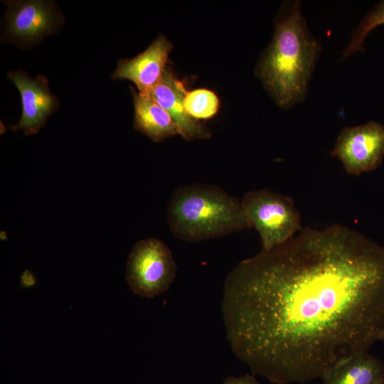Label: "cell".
Wrapping results in <instances>:
<instances>
[{
  "instance_id": "17",
  "label": "cell",
  "mask_w": 384,
  "mask_h": 384,
  "mask_svg": "<svg viewBox=\"0 0 384 384\" xmlns=\"http://www.w3.org/2000/svg\"><path fill=\"white\" fill-rule=\"evenodd\" d=\"M383 341H384V339H383Z\"/></svg>"
},
{
  "instance_id": "2",
  "label": "cell",
  "mask_w": 384,
  "mask_h": 384,
  "mask_svg": "<svg viewBox=\"0 0 384 384\" xmlns=\"http://www.w3.org/2000/svg\"><path fill=\"white\" fill-rule=\"evenodd\" d=\"M321 49L306 26L300 3L285 4L276 21L272 41L257 68L277 105L287 109L305 98Z\"/></svg>"
},
{
  "instance_id": "12",
  "label": "cell",
  "mask_w": 384,
  "mask_h": 384,
  "mask_svg": "<svg viewBox=\"0 0 384 384\" xmlns=\"http://www.w3.org/2000/svg\"><path fill=\"white\" fill-rule=\"evenodd\" d=\"M322 384H380L384 380V363L364 351L330 369Z\"/></svg>"
},
{
  "instance_id": "7",
  "label": "cell",
  "mask_w": 384,
  "mask_h": 384,
  "mask_svg": "<svg viewBox=\"0 0 384 384\" xmlns=\"http://www.w3.org/2000/svg\"><path fill=\"white\" fill-rule=\"evenodd\" d=\"M331 154L339 159L348 174L358 176L375 170L384 158V125L370 121L344 127Z\"/></svg>"
},
{
  "instance_id": "14",
  "label": "cell",
  "mask_w": 384,
  "mask_h": 384,
  "mask_svg": "<svg viewBox=\"0 0 384 384\" xmlns=\"http://www.w3.org/2000/svg\"><path fill=\"white\" fill-rule=\"evenodd\" d=\"M382 24H384V1L378 4L352 32L351 41L343 50V58L363 51L364 41L368 33Z\"/></svg>"
},
{
  "instance_id": "6",
  "label": "cell",
  "mask_w": 384,
  "mask_h": 384,
  "mask_svg": "<svg viewBox=\"0 0 384 384\" xmlns=\"http://www.w3.org/2000/svg\"><path fill=\"white\" fill-rule=\"evenodd\" d=\"M7 6L4 18V41L18 47L33 46L53 34L64 23V17L54 1L43 0L4 1Z\"/></svg>"
},
{
  "instance_id": "11",
  "label": "cell",
  "mask_w": 384,
  "mask_h": 384,
  "mask_svg": "<svg viewBox=\"0 0 384 384\" xmlns=\"http://www.w3.org/2000/svg\"><path fill=\"white\" fill-rule=\"evenodd\" d=\"M134 108V128L152 141L159 142L178 134L169 114L149 95L132 89Z\"/></svg>"
},
{
  "instance_id": "5",
  "label": "cell",
  "mask_w": 384,
  "mask_h": 384,
  "mask_svg": "<svg viewBox=\"0 0 384 384\" xmlns=\"http://www.w3.org/2000/svg\"><path fill=\"white\" fill-rule=\"evenodd\" d=\"M176 263L170 248L156 238L142 239L133 246L126 267V280L142 297L154 298L173 283Z\"/></svg>"
},
{
  "instance_id": "13",
  "label": "cell",
  "mask_w": 384,
  "mask_h": 384,
  "mask_svg": "<svg viewBox=\"0 0 384 384\" xmlns=\"http://www.w3.org/2000/svg\"><path fill=\"white\" fill-rule=\"evenodd\" d=\"M186 112L196 119H209L218 111L220 102L213 91L199 88L188 92L184 99Z\"/></svg>"
},
{
  "instance_id": "10",
  "label": "cell",
  "mask_w": 384,
  "mask_h": 384,
  "mask_svg": "<svg viewBox=\"0 0 384 384\" xmlns=\"http://www.w3.org/2000/svg\"><path fill=\"white\" fill-rule=\"evenodd\" d=\"M187 91L183 83L168 68L149 95L171 116L180 134L186 140L205 139L211 137L208 127L186 110Z\"/></svg>"
},
{
  "instance_id": "1",
  "label": "cell",
  "mask_w": 384,
  "mask_h": 384,
  "mask_svg": "<svg viewBox=\"0 0 384 384\" xmlns=\"http://www.w3.org/2000/svg\"><path fill=\"white\" fill-rule=\"evenodd\" d=\"M221 311L230 347L253 375L321 379L384 339V246L342 225L302 228L230 270Z\"/></svg>"
},
{
  "instance_id": "4",
  "label": "cell",
  "mask_w": 384,
  "mask_h": 384,
  "mask_svg": "<svg viewBox=\"0 0 384 384\" xmlns=\"http://www.w3.org/2000/svg\"><path fill=\"white\" fill-rule=\"evenodd\" d=\"M241 204L251 228L260 237L262 250L287 242L302 229L300 213L287 196L263 188L246 192Z\"/></svg>"
},
{
  "instance_id": "16",
  "label": "cell",
  "mask_w": 384,
  "mask_h": 384,
  "mask_svg": "<svg viewBox=\"0 0 384 384\" xmlns=\"http://www.w3.org/2000/svg\"><path fill=\"white\" fill-rule=\"evenodd\" d=\"M380 384H384V380L383 382H381Z\"/></svg>"
},
{
  "instance_id": "3",
  "label": "cell",
  "mask_w": 384,
  "mask_h": 384,
  "mask_svg": "<svg viewBox=\"0 0 384 384\" xmlns=\"http://www.w3.org/2000/svg\"><path fill=\"white\" fill-rule=\"evenodd\" d=\"M167 223L178 239L198 242L251 228L241 201L221 187L191 183L177 187L167 207Z\"/></svg>"
},
{
  "instance_id": "15",
  "label": "cell",
  "mask_w": 384,
  "mask_h": 384,
  "mask_svg": "<svg viewBox=\"0 0 384 384\" xmlns=\"http://www.w3.org/2000/svg\"><path fill=\"white\" fill-rule=\"evenodd\" d=\"M221 384H260L255 375L245 374L244 375L235 377L228 375Z\"/></svg>"
},
{
  "instance_id": "8",
  "label": "cell",
  "mask_w": 384,
  "mask_h": 384,
  "mask_svg": "<svg viewBox=\"0 0 384 384\" xmlns=\"http://www.w3.org/2000/svg\"><path fill=\"white\" fill-rule=\"evenodd\" d=\"M7 78L19 91L22 104L21 118L11 129L23 130L26 135L37 134L60 105L49 88L48 79L41 75L30 77L21 70L9 72Z\"/></svg>"
},
{
  "instance_id": "9",
  "label": "cell",
  "mask_w": 384,
  "mask_h": 384,
  "mask_svg": "<svg viewBox=\"0 0 384 384\" xmlns=\"http://www.w3.org/2000/svg\"><path fill=\"white\" fill-rule=\"evenodd\" d=\"M171 49L172 44L164 36H159L137 56L120 59L111 78L131 80L139 92L149 94L166 68Z\"/></svg>"
}]
</instances>
